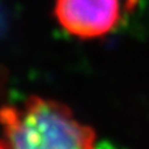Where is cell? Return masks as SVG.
Returning a JSON list of instances; mask_svg holds the SVG:
<instances>
[{
  "label": "cell",
  "mask_w": 149,
  "mask_h": 149,
  "mask_svg": "<svg viewBox=\"0 0 149 149\" xmlns=\"http://www.w3.org/2000/svg\"><path fill=\"white\" fill-rule=\"evenodd\" d=\"M0 149H98L92 127L58 101L30 95L0 107Z\"/></svg>",
  "instance_id": "6da1fadb"
},
{
  "label": "cell",
  "mask_w": 149,
  "mask_h": 149,
  "mask_svg": "<svg viewBox=\"0 0 149 149\" xmlns=\"http://www.w3.org/2000/svg\"><path fill=\"white\" fill-rule=\"evenodd\" d=\"M54 15L59 25L80 39L110 34L122 18L120 0H56Z\"/></svg>",
  "instance_id": "7a4b0ae2"
},
{
  "label": "cell",
  "mask_w": 149,
  "mask_h": 149,
  "mask_svg": "<svg viewBox=\"0 0 149 149\" xmlns=\"http://www.w3.org/2000/svg\"><path fill=\"white\" fill-rule=\"evenodd\" d=\"M98 149H113V148L107 147V145H102V147H98Z\"/></svg>",
  "instance_id": "3957f363"
},
{
  "label": "cell",
  "mask_w": 149,
  "mask_h": 149,
  "mask_svg": "<svg viewBox=\"0 0 149 149\" xmlns=\"http://www.w3.org/2000/svg\"><path fill=\"white\" fill-rule=\"evenodd\" d=\"M0 28H1V16H0Z\"/></svg>",
  "instance_id": "277c9868"
}]
</instances>
